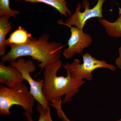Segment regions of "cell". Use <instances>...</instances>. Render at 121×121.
I'll use <instances>...</instances> for the list:
<instances>
[{
  "mask_svg": "<svg viewBox=\"0 0 121 121\" xmlns=\"http://www.w3.org/2000/svg\"><path fill=\"white\" fill-rule=\"evenodd\" d=\"M9 18L5 17H0V56L4 55L7 46L6 35L12 29V24Z\"/></svg>",
  "mask_w": 121,
  "mask_h": 121,
  "instance_id": "obj_12",
  "label": "cell"
},
{
  "mask_svg": "<svg viewBox=\"0 0 121 121\" xmlns=\"http://www.w3.org/2000/svg\"><path fill=\"white\" fill-rule=\"evenodd\" d=\"M10 65L17 68L21 72L23 78L29 84L31 94L38 103L47 110L50 107L49 102L45 99L43 93L44 81L43 79L39 81H35L30 75L31 72L36 70V67L32 60L30 59L26 60L20 57L16 61L10 63Z\"/></svg>",
  "mask_w": 121,
  "mask_h": 121,
  "instance_id": "obj_5",
  "label": "cell"
},
{
  "mask_svg": "<svg viewBox=\"0 0 121 121\" xmlns=\"http://www.w3.org/2000/svg\"><path fill=\"white\" fill-rule=\"evenodd\" d=\"M20 1L21 0H15ZM23 2H28L31 3L40 2L50 5L56 9L61 15L68 17V15H72L71 11L67 7V3L66 0H23Z\"/></svg>",
  "mask_w": 121,
  "mask_h": 121,
  "instance_id": "obj_11",
  "label": "cell"
},
{
  "mask_svg": "<svg viewBox=\"0 0 121 121\" xmlns=\"http://www.w3.org/2000/svg\"><path fill=\"white\" fill-rule=\"evenodd\" d=\"M35 99L23 83L10 88L0 85V114L8 115L10 109L14 105H19L25 111L33 113Z\"/></svg>",
  "mask_w": 121,
  "mask_h": 121,
  "instance_id": "obj_3",
  "label": "cell"
},
{
  "mask_svg": "<svg viewBox=\"0 0 121 121\" xmlns=\"http://www.w3.org/2000/svg\"><path fill=\"white\" fill-rule=\"evenodd\" d=\"M105 0H98L97 4L93 8H90V2L88 0H83V6L84 10L81 12L82 5L79 3L75 12L63 23L62 20L58 21L59 24L66 25L70 27L73 26L83 30V27L87 20L94 17L103 18L102 7Z\"/></svg>",
  "mask_w": 121,
  "mask_h": 121,
  "instance_id": "obj_6",
  "label": "cell"
},
{
  "mask_svg": "<svg viewBox=\"0 0 121 121\" xmlns=\"http://www.w3.org/2000/svg\"><path fill=\"white\" fill-rule=\"evenodd\" d=\"M83 63L80 64V60L77 59H74L71 64H64L62 67L70 74L72 77L91 81L93 78L92 72L99 68H106L114 71L116 67L112 64L107 63L105 60H99L93 57L89 53L82 55Z\"/></svg>",
  "mask_w": 121,
  "mask_h": 121,
  "instance_id": "obj_4",
  "label": "cell"
},
{
  "mask_svg": "<svg viewBox=\"0 0 121 121\" xmlns=\"http://www.w3.org/2000/svg\"><path fill=\"white\" fill-rule=\"evenodd\" d=\"M36 39L32 36L31 33H29L21 26H19L17 29L11 33L8 39L6 40V44L11 48L29 43Z\"/></svg>",
  "mask_w": 121,
  "mask_h": 121,
  "instance_id": "obj_9",
  "label": "cell"
},
{
  "mask_svg": "<svg viewBox=\"0 0 121 121\" xmlns=\"http://www.w3.org/2000/svg\"><path fill=\"white\" fill-rule=\"evenodd\" d=\"M20 13L18 11L10 8L9 0H0V17H15Z\"/></svg>",
  "mask_w": 121,
  "mask_h": 121,
  "instance_id": "obj_14",
  "label": "cell"
},
{
  "mask_svg": "<svg viewBox=\"0 0 121 121\" xmlns=\"http://www.w3.org/2000/svg\"><path fill=\"white\" fill-rule=\"evenodd\" d=\"M119 16L115 21L109 22L103 18H99V23L105 29L108 35L113 38L121 37V9L119 8Z\"/></svg>",
  "mask_w": 121,
  "mask_h": 121,
  "instance_id": "obj_10",
  "label": "cell"
},
{
  "mask_svg": "<svg viewBox=\"0 0 121 121\" xmlns=\"http://www.w3.org/2000/svg\"><path fill=\"white\" fill-rule=\"evenodd\" d=\"M62 65L60 60L44 68L43 93L46 100L51 103L59 100L64 95L65 97L62 104L71 101L73 97L79 91V87L86 82L83 79L73 78L67 72L66 77L57 76V72Z\"/></svg>",
  "mask_w": 121,
  "mask_h": 121,
  "instance_id": "obj_2",
  "label": "cell"
},
{
  "mask_svg": "<svg viewBox=\"0 0 121 121\" xmlns=\"http://www.w3.org/2000/svg\"><path fill=\"white\" fill-rule=\"evenodd\" d=\"M57 114H58V117L61 118L62 120V121H71L68 118L63 110L60 111L59 112L57 113ZM116 121H121V118Z\"/></svg>",
  "mask_w": 121,
  "mask_h": 121,
  "instance_id": "obj_15",
  "label": "cell"
},
{
  "mask_svg": "<svg viewBox=\"0 0 121 121\" xmlns=\"http://www.w3.org/2000/svg\"><path fill=\"white\" fill-rule=\"evenodd\" d=\"M22 73L11 65L6 66L0 63V82L10 88L15 87L23 83L25 81Z\"/></svg>",
  "mask_w": 121,
  "mask_h": 121,
  "instance_id": "obj_8",
  "label": "cell"
},
{
  "mask_svg": "<svg viewBox=\"0 0 121 121\" xmlns=\"http://www.w3.org/2000/svg\"><path fill=\"white\" fill-rule=\"evenodd\" d=\"M49 34L44 33L38 39L12 47L7 54L1 56L2 62L10 63L22 56H30L40 62L38 66L41 71L47 65L60 60L62 49L64 46L59 42H49Z\"/></svg>",
  "mask_w": 121,
  "mask_h": 121,
  "instance_id": "obj_1",
  "label": "cell"
},
{
  "mask_svg": "<svg viewBox=\"0 0 121 121\" xmlns=\"http://www.w3.org/2000/svg\"><path fill=\"white\" fill-rule=\"evenodd\" d=\"M37 110L39 114L38 121H53L51 115L50 107L47 110L45 109L40 104H37ZM32 113L27 111L23 113L24 115L27 118L28 121H34L32 117Z\"/></svg>",
  "mask_w": 121,
  "mask_h": 121,
  "instance_id": "obj_13",
  "label": "cell"
},
{
  "mask_svg": "<svg viewBox=\"0 0 121 121\" xmlns=\"http://www.w3.org/2000/svg\"><path fill=\"white\" fill-rule=\"evenodd\" d=\"M71 36L68 40V47L63 54L67 59L72 58L75 54H81L84 49L90 46L93 42L91 36L83 30L76 27H70Z\"/></svg>",
  "mask_w": 121,
  "mask_h": 121,
  "instance_id": "obj_7",
  "label": "cell"
},
{
  "mask_svg": "<svg viewBox=\"0 0 121 121\" xmlns=\"http://www.w3.org/2000/svg\"><path fill=\"white\" fill-rule=\"evenodd\" d=\"M119 56L116 59V64L117 67L121 69V46L119 48Z\"/></svg>",
  "mask_w": 121,
  "mask_h": 121,
  "instance_id": "obj_16",
  "label": "cell"
}]
</instances>
